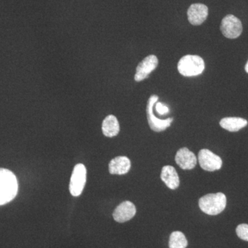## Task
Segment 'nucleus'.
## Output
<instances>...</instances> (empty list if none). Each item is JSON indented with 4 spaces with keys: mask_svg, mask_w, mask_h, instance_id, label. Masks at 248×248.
I'll use <instances>...</instances> for the list:
<instances>
[{
    "mask_svg": "<svg viewBox=\"0 0 248 248\" xmlns=\"http://www.w3.org/2000/svg\"><path fill=\"white\" fill-rule=\"evenodd\" d=\"M236 232L240 239L244 241H248V225L240 224L237 226L236 229Z\"/></svg>",
    "mask_w": 248,
    "mask_h": 248,
    "instance_id": "obj_17",
    "label": "nucleus"
},
{
    "mask_svg": "<svg viewBox=\"0 0 248 248\" xmlns=\"http://www.w3.org/2000/svg\"><path fill=\"white\" fill-rule=\"evenodd\" d=\"M161 179L171 190H176L180 184L177 170L173 166H165L163 167Z\"/></svg>",
    "mask_w": 248,
    "mask_h": 248,
    "instance_id": "obj_13",
    "label": "nucleus"
},
{
    "mask_svg": "<svg viewBox=\"0 0 248 248\" xmlns=\"http://www.w3.org/2000/svg\"><path fill=\"white\" fill-rule=\"evenodd\" d=\"M86 169L84 165L77 164L72 173L71 182H70V192L73 197H79L86 185Z\"/></svg>",
    "mask_w": 248,
    "mask_h": 248,
    "instance_id": "obj_5",
    "label": "nucleus"
},
{
    "mask_svg": "<svg viewBox=\"0 0 248 248\" xmlns=\"http://www.w3.org/2000/svg\"><path fill=\"white\" fill-rule=\"evenodd\" d=\"M169 248H186L188 243L182 232L174 231L170 236Z\"/></svg>",
    "mask_w": 248,
    "mask_h": 248,
    "instance_id": "obj_16",
    "label": "nucleus"
},
{
    "mask_svg": "<svg viewBox=\"0 0 248 248\" xmlns=\"http://www.w3.org/2000/svg\"><path fill=\"white\" fill-rule=\"evenodd\" d=\"M175 161L183 170L195 169L197 163V156L188 148H180L175 156Z\"/></svg>",
    "mask_w": 248,
    "mask_h": 248,
    "instance_id": "obj_11",
    "label": "nucleus"
},
{
    "mask_svg": "<svg viewBox=\"0 0 248 248\" xmlns=\"http://www.w3.org/2000/svg\"><path fill=\"white\" fill-rule=\"evenodd\" d=\"M221 31L227 38H237L242 33V23L233 15H228L222 20Z\"/></svg>",
    "mask_w": 248,
    "mask_h": 248,
    "instance_id": "obj_6",
    "label": "nucleus"
},
{
    "mask_svg": "<svg viewBox=\"0 0 248 248\" xmlns=\"http://www.w3.org/2000/svg\"><path fill=\"white\" fill-rule=\"evenodd\" d=\"M17 178L12 171L0 168V205L14 200L17 195Z\"/></svg>",
    "mask_w": 248,
    "mask_h": 248,
    "instance_id": "obj_1",
    "label": "nucleus"
},
{
    "mask_svg": "<svg viewBox=\"0 0 248 248\" xmlns=\"http://www.w3.org/2000/svg\"><path fill=\"white\" fill-rule=\"evenodd\" d=\"M131 168V162L127 156H119L111 160L109 164V172L111 174H126Z\"/></svg>",
    "mask_w": 248,
    "mask_h": 248,
    "instance_id": "obj_12",
    "label": "nucleus"
},
{
    "mask_svg": "<svg viewBox=\"0 0 248 248\" xmlns=\"http://www.w3.org/2000/svg\"><path fill=\"white\" fill-rule=\"evenodd\" d=\"M199 163L202 169L208 172H214L221 169V158L208 149L201 150L198 155Z\"/></svg>",
    "mask_w": 248,
    "mask_h": 248,
    "instance_id": "obj_7",
    "label": "nucleus"
},
{
    "mask_svg": "<svg viewBox=\"0 0 248 248\" xmlns=\"http://www.w3.org/2000/svg\"><path fill=\"white\" fill-rule=\"evenodd\" d=\"M177 68L179 73L183 76H200L205 69V62L198 55H187L179 60Z\"/></svg>",
    "mask_w": 248,
    "mask_h": 248,
    "instance_id": "obj_3",
    "label": "nucleus"
},
{
    "mask_svg": "<svg viewBox=\"0 0 248 248\" xmlns=\"http://www.w3.org/2000/svg\"><path fill=\"white\" fill-rule=\"evenodd\" d=\"M136 213L135 205L132 202L125 201L116 208L112 216L115 221L118 223H124L132 219Z\"/></svg>",
    "mask_w": 248,
    "mask_h": 248,
    "instance_id": "obj_9",
    "label": "nucleus"
},
{
    "mask_svg": "<svg viewBox=\"0 0 248 248\" xmlns=\"http://www.w3.org/2000/svg\"><path fill=\"white\" fill-rule=\"evenodd\" d=\"M159 97L156 94H153L149 98L148 101V105H147L146 112L147 118H148V124L153 131L159 132L164 131L168 128L170 126L172 123L173 118H168L166 120H160L157 117H155L153 108L155 104L157 102Z\"/></svg>",
    "mask_w": 248,
    "mask_h": 248,
    "instance_id": "obj_4",
    "label": "nucleus"
},
{
    "mask_svg": "<svg viewBox=\"0 0 248 248\" xmlns=\"http://www.w3.org/2000/svg\"><path fill=\"white\" fill-rule=\"evenodd\" d=\"M103 134L107 138H113L120 133V126L117 117L114 115H108L104 119L102 123Z\"/></svg>",
    "mask_w": 248,
    "mask_h": 248,
    "instance_id": "obj_14",
    "label": "nucleus"
},
{
    "mask_svg": "<svg viewBox=\"0 0 248 248\" xmlns=\"http://www.w3.org/2000/svg\"><path fill=\"white\" fill-rule=\"evenodd\" d=\"M226 196L222 192L208 194L199 201V206L202 212L208 215H217L226 208Z\"/></svg>",
    "mask_w": 248,
    "mask_h": 248,
    "instance_id": "obj_2",
    "label": "nucleus"
},
{
    "mask_svg": "<svg viewBox=\"0 0 248 248\" xmlns=\"http://www.w3.org/2000/svg\"><path fill=\"white\" fill-rule=\"evenodd\" d=\"M245 70H246V73H248V61L245 66Z\"/></svg>",
    "mask_w": 248,
    "mask_h": 248,
    "instance_id": "obj_19",
    "label": "nucleus"
},
{
    "mask_svg": "<svg viewBox=\"0 0 248 248\" xmlns=\"http://www.w3.org/2000/svg\"><path fill=\"white\" fill-rule=\"evenodd\" d=\"M220 125L229 132H237L248 125V121L241 117H226L220 121Z\"/></svg>",
    "mask_w": 248,
    "mask_h": 248,
    "instance_id": "obj_15",
    "label": "nucleus"
},
{
    "mask_svg": "<svg viewBox=\"0 0 248 248\" xmlns=\"http://www.w3.org/2000/svg\"><path fill=\"white\" fill-rule=\"evenodd\" d=\"M155 106L156 112H157L159 115H164L169 113V108L166 107V106H165L164 104H162V103L156 102Z\"/></svg>",
    "mask_w": 248,
    "mask_h": 248,
    "instance_id": "obj_18",
    "label": "nucleus"
},
{
    "mask_svg": "<svg viewBox=\"0 0 248 248\" xmlns=\"http://www.w3.org/2000/svg\"><path fill=\"white\" fill-rule=\"evenodd\" d=\"M158 63V59L155 55H149L143 59L137 67L136 74L135 76V81L139 82L146 79L157 67Z\"/></svg>",
    "mask_w": 248,
    "mask_h": 248,
    "instance_id": "obj_8",
    "label": "nucleus"
},
{
    "mask_svg": "<svg viewBox=\"0 0 248 248\" xmlns=\"http://www.w3.org/2000/svg\"><path fill=\"white\" fill-rule=\"evenodd\" d=\"M187 14L191 24L194 26L201 25L208 17V8L204 4H193L189 7Z\"/></svg>",
    "mask_w": 248,
    "mask_h": 248,
    "instance_id": "obj_10",
    "label": "nucleus"
}]
</instances>
